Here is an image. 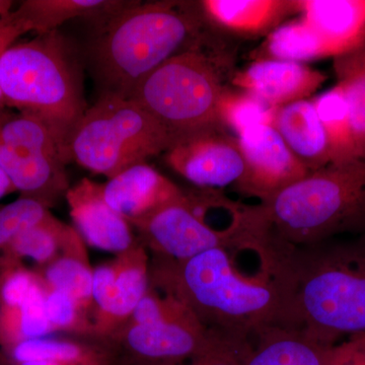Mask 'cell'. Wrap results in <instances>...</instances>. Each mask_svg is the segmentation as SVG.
Instances as JSON below:
<instances>
[{
  "mask_svg": "<svg viewBox=\"0 0 365 365\" xmlns=\"http://www.w3.org/2000/svg\"><path fill=\"white\" fill-rule=\"evenodd\" d=\"M230 249L209 250L187 260L160 256L151 279L211 332L248 343L262 329L285 326L287 295L273 262L253 275L237 271Z\"/></svg>",
  "mask_w": 365,
  "mask_h": 365,
  "instance_id": "1",
  "label": "cell"
},
{
  "mask_svg": "<svg viewBox=\"0 0 365 365\" xmlns=\"http://www.w3.org/2000/svg\"><path fill=\"white\" fill-rule=\"evenodd\" d=\"M241 225L245 249L256 254L365 235V160L329 163L258 205L244 206Z\"/></svg>",
  "mask_w": 365,
  "mask_h": 365,
  "instance_id": "2",
  "label": "cell"
},
{
  "mask_svg": "<svg viewBox=\"0 0 365 365\" xmlns=\"http://www.w3.org/2000/svg\"><path fill=\"white\" fill-rule=\"evenodd\" d=\"M287 295L285 326L332 347L365 335V235L271 255Z\"/></svg>",
  "mask_w": 365,
  "mask_h": 365,
  "instance_id": "3",
  "label": "cell"
},
{
  "mask_svg": "<svg viewBox=\"0 0 365 365\" xmlns=\"http://www.w3.org/2000/svg\"><path fill=\"white\" fill-rule=\"evenodd\" d=\"M102 26L91 58L103 95L129 98L148 74L193 47L200 20L177 2L132 1Z\"/></svg>",
  "mask_w": 365,
  "mask_h": 365,
  "instance_id": "4",
  "label": "cell"
},
{
  "mask_svg": "<svg viewBox=\"0 0 365 365\" xmlns=\"http://www.w3.org/2000/svg\"><path fill=\"white\" fill-rule=\"evenodd\" d=\"M4 104L38 118L56 137L67 163V144L88 108L72 46L57 31L14 44L0 61Z\"/></svg>",
  "mask_w": 365,
  "mask_h": 365,
  "instance_id": "5",
  "label": "cell"
},
{
  "mask_svg": "<svg viewBox=\"0 0 365 365\" xmlns=\"http://www.w3.org/2000/svg\"><path fill=\"white\" fill-rule=\"evenodd\" d=\"M173 141L169 132L135 102L102 93L72 132L67 158L110 179L165 153Z\"/></svg>",
  "mask_w": 365,
  "mask_h": 365,
  "instance_id": "6",
  "label": "cell"
},
{
  "mask_svg": "<svg viewBox=\"0 0 365 365\" xmlns=\"http://www.w3.org/2000/svg\"><path fill=\"white\" fill-rule=\"evenodd\" d=\"M223 90L215 61L195 46L167 60L132 91L140 106L173 138L218 124Z\"/></svg>",
  "mask_w": 365,
  "mask_h": 365,
  "instance_id": "7",
  "label": "cell"
},
{
  "mask_svg": "<svg viewBox=\"0 0 365 365\" xmlns=\"http://www.w3.org/2000/svg\"><path fill=\"white\" fill-rule=\"evenodd\" d=\"M168 297L162 316L145 324H126L111 338L134 364H179L232 345H245L211 332L176 299Z\"/></svg>",
  "mask_w": 365,
  "mask_h": 365,
  "instance_id": "8",
  "label": "cell"
},
{
  "mask_svg": "<svg viewBox=\"0 0 365 365\" xmlns=\"http://www.w3.org/2000/svg\"><path fill=\"white\" fill-rule=\"evenodd\" d=\"M215 199L182 194L131 225L160 256L174 260H187L212 249H240L241 213L237 222L225 230H217L206 222V210Z\"/></svg>",
  "mask_w": 365,
  "mask_h": 365,
  "instance_id": "9",
  "label": "cell"
},
{
  "mask_svg": "<svg viewBox=\"0 0 365 365\" xmlns=\"http://www.w3.org/2000/svg\"><path fill=\"white\" fill-rule=\"evenodd\" d=\"M165 162L203 188L239 184L245 172L237 139L227 135L220 125L178 137L165 151Z\"/></svg>",
  "mask_w": 365,
  "mask_h": 365,
  "instance_id": "10",
  "label": "cell"
},
{
  "mask_svg": "<svg viewBox=\"0 0 365 365\" xmlns=\"http://www.w3.org/2000/svg\"><path fill=\"white\" fill-rule=\"evenodd\" d=\"M237 139L245 163L240 188L261 200L309 174L270 125L254 127Z\"/></svg>",
  "mask_w": 365,
  "mask_h": 365,
  "instance_id": "11",
  "label": "cell"
},
{
  "mask_svg": "<svg viewBox=\"0 0 365 365\" xmlns=\"http://www.w3.org/2000/svg\"><path fill=\"white\" fill-rule=\"evenodd\" d=\"M72 220L90 246L123 254L133 248L130 223L103 198L102 185L83 179L66 192Z\"/></svg>",
  "mask_w": 365,
  "mask_h": 365,
  "instance_id": "12",
  "label": "cell"
},
{
  "mask_svg": "<svg viewBox=\"0 0 365 365\" xmlns=\"http://www.w3.org/2000/svg\"><path fill=\"white\" fill-rule=\"evenodd\" d=\"M326 79L325 73L304 63L270 58L254 62L232 83L277 109L307 100Z\"/></svg>",
  "mask_w": 365,
  "mask_h": 365,
  "instance_id": "13",
  "label": "cell"
},
{
  "mask_svg": "<svg viewBox=\"0 0 365 365\" xmlns=\"http://www.w3.org/2000/svg\"><path fill=\"white\" fill-rule=\"evenodd\" d=\"M182 194L179 187L146 163L132 165L102 185L106 203L129 223L176 200Z\"/></svg>",
  "mask_w": 365,
  "mask_h": 365,
  "instance_id": "14",
  "label": "cell"
},
{
  "mask_svg": "<svg viewBox=\"0 0 365 365\" xmlns=\"http://www.w3.org/2000/svg\"><path fill=\"white\" fill-rule=\"evenodd\" d=\"M295 6L334 58L365 44V0H302Z\"/></svg>",
  "mask_w": 365,
  "mask_h": 365,
  "instance_id": "15",
  "label": "cell"
},
{
  "mask_svg": "<svg viewBox=\"0 0 365 365\" xmlns=\"http://www.w3.org/2000/svg\"><path fill=\"white\" fill-rule=\"evenodd\" d=\"M37 338L21 341L6 349H0L11 364L49 361L72 365H123V353L114 342Z\"/></svg>",
  "mask_w": 365,
  "mask_h": 365,
  "instance_id": "16",
  "label": "cell"
},
{
  "mask_svg": "<svg viewBox=\"0 0 365 365\" xmlns=\"http://www.w3.org/2000/svg\"><path fill=\"white\" fill-rule=\"evenodd\" d=\"M272 127L309 173L331 163L328 140L314 101L277 108Z\"/></svg>",
  "mask_w": 365,
  "mask_h": 365,
  "instance_id": "17",
  "label": "cell"
},
{
  "mask_svg": "<svg viewBox=\"0 0 365 365\" xmlns=\"http://www.w3.org/2000/svg\"><path fill=\"white\" fill-rule=\"evenodd\" d=\"M332 347L297 329L270 326L250 340L242 365H328Z\"/></svg>",
  "mask_w": 365,
  "mask_h": 365,
  "instance_id": "18",
  "label": "cell"
},
{
  "mask_svg": "<svg viewBox=\"0 0 365 365\" xmlns=\"http://www.w3.org/2000/svg\"><path fill=\"white\" fill-rule=\"evenodd\" d=\"M132 1L124 0H25L11 16L38 36L57 31L62 24L74 19L97 20L101 25Z\"/></svg>",
  "mask_w": 365,
  "mask_h": 365,
  "instance_id": "19",
  "label": "cell"
},
{
  "mask_svg": "<svg viewBox=\"0 0 365 365\" xmlns=\"http://www.w3.org/2000/svg\"><path fill=\"white\" fill-rule=\"evenodd\" d=\"M116 279L109 311L96 327L98 337L111 339L114 330L121 328L122 322L130 319L141 299L150 289V273L146 255L137 247L121 254L115 262Z\"/></svg>",
  "mask_w": 365,
  "mask_h": 365,
  "instance_id": "20",
  "label": "cell"
},
{
  "mask_svg": "<svg viewBox=\"0 0 365 365\" xmlns=\"http://www.w3.org/2000/svg\"><path fill=\"white\" fill-rule=\"evenodd\" d=\"M204 14L217 25L235 32H265L292 9L295 1L282 0H204Z\"/></svg>",
  "mask_w": 365,
  "mask_h": 365,
  "instance_id": "21",
  "label": "cell"
},
{
  "mask_svg": "<svg viewBox=\"0 0 365 365\" xmlns=\"http://www.w3.org/2000/svg\"><path fill=\"white\" fill-rule=\"evenodd\" d=\"M76 235L73 230L50 215L44 222L21 232L9 245L0 258V271L21 265L24 258L48 265L57 258L59 249L64 248Z\"/></svg>",
  "mask_w": 365,
  "mask_h": 365,
  "instance_id": "22",
  "label": "cell"
},
{
  "mask_svg": "<svg viewBox=\"0 0 365 365\" xmlns=\"http://www.w3.org/2000/svg\"><path fill=\"white\" fill-rule=\"evenodd\" d=\"M314 103L328 140L331 163L362 160L353 132L349 108L340 86L336 85L322 93Z\"/></svg>",
  "mask_w": 365,
  "mask_h": 365,
  "instance_id": "23",
  "label": "cell"
},
{
  "mask_svg": "<svg viewBox=\"0 0 365 365\" xmlns=\"http://www.w3.org/2000/svg\"><path fill=\"white\" fill-rule=\"evenodd\" d=\"M334 69L349 108L360 157L365 160V44L334 58Z\"/></svg>",
  "mask_w": 365,
  "mask_h": 365,
  "instance_id": "24",
  "label": "cell"
},
{
  "mask_svg": "<svg viewBox=\"0 0 365 365\" xmlns=\"http://www.w3.org/2000/svg\"><path fill=\"white\" fill-rule=\"evenodd\" d=\"M266 49L271 59L297 63L332 57L326 43L302 18L276 28L269 35Z\"/></svg>",
  "mask_w": 365,
  "mask_h": 365,
  "instance_id": "25",
  "label": "cell"
},
{
  "mask_svg": "<svg viewBox=\"0 0 365 365\" xmlns=\"http://www.w3.org/2000/svg\"><path fill=\"white\" fill-rule=\"evenodd\" d=\"M71 248L44 266L40 277L47 288L66 292L86 309L93 304V270L85 257L81 256V251L76 252Z\"/></svg>",
  "mask_w": 365,
  "mask_h": 365,
  "instance_id": "26",
  "label": "cell"
},
{
  "mask_svg": "<svg viewBox=\"0 0 365 365\" xmlns=\"http://www.w3.org/2000/svg\"><path fill=\"white\" fill-rule=\"evenodd\" d=\"M276 108L271 107L247 91H234L223 88L217 103V122L227 127L237 136L262 125L272 126Z\"/></svg>",
  "mask_w": 365,
  "mask_h": 365,
  "instance_id": "27",
  "label": "cell"
},
{
  "mask_svg": "<svg viewBox=\"0 0 365 365\" xmlns=\"http://www.w3.org/2000/svg\"><path fill=\"white\" fill-rule=\"evenodd\" d=\"M50 215L45 203L29 197L21 196L0 208V258L19 235L44 222Z\"/></svg>",
  "mask_w": 365,
  "mask_h": 365,
  "instance_id": "28",
  "label": "cell"
},
{
  "mask_svg": "<svg viewBox=\"0 0 365 365\" xmlns=\"http://www.w3.org/2000/svg\"><path fill=\"white\" fill-rule=\"evenodd\" d=\"M46 309L54 331H78V333H83V331L88 328L85 307L66 292L48 288Z\"/></svg>",
  "mask_w": 365,
  "mask_h": 365,
  "instance_id": "29",
  "label": "cell"
},
{
  "mask_svg": "<svg viewBox=\"0 0 365 365\" xmlns=\"http://www.w3.org/2000/svg\"><path fill=\"white\" fill-rule=\"evenodd\" d=\"M115 279H116L115 263L111 265L98 266L93 270L91 297H93V304H95L97 307V325L105 318L111 307Z\"/></svg>",
  "mask_w": 365,
  "mask_h": 365,
  "instance_id": "30",
  "label": "cell"
},
{
  "mask_svg": "<svg viewBox=\"0 0 365 365\" xmlns=\"http://www.w3.org/2000/svg\"><path fill=\"white\" fill-rule=\"evenodd\" d=\"M246 345H232L215 350L198 359L179 364H134L133 365H242V359L248 349Z\"/></svg>",
  "mask_w": 365,
  "mask_h": 365,
  "instance_id": "31",
  "label": "cell"
},
{
  "mask_svg": "<svg viewBox=\"0 0 365 365\" xmlns=\"http://www.w3.org/2000/svg\"><path fill=\"white\" fill-rule=\"evenodd\" d=\"M328 365H365V335L349 338L334 345Z\"/></svg>",
  "mask_w": 365,
  "mask_h": 365,
  "instance_id": "32",
  "label": "cell"
},
{
  "mask_svg": "<svg viewBox=\"0 0 365 365\" xmlns=\"http://www.w3.org/2000/svg\"><path fill=\"white\" fill-rule=\"evenodd\" d=\"M28 33L25 26H21L19 21L14 20L11 16V13L6 18L0 20V61L4 57V53L9 49L16 41ZM6 107L4 104V96H2L1 88H0V108Z\"/></svg>",
  "mask_w": 365,
  "mask_h": 365,
  "instance_id": "33",
  "label": "cell"
},
{
  "mask_svg": "<svg viewBox=\"0 0 365 365\" xmlns=\"http://www.w3.org/2000/svg\"><path fill=\"white\" fill-rule=\"evenodd\" d=\"M16 191L9 178L6 176V173L0 169V199L4 196L9 195L11 192Z\"/></svg>",
  "mask_w": 365,
  "mask_h": 365,
  "instance_id": "34",
  "label": "cell"
},
{
  "mask_svg": "<svg viewBox=\"0 0 365 365\" xmlns=\"http://www.w3.org/2000/svg\"><path fill=\"white\" fill-rule=\"evenodd\" d=\"M13 4L14 2L9 1V0H0V20L11 13Z\"/></svg>",
  "mask_w": 365,
  "mask_h": 365,
  "instance_id": "35",
  "label": "cell"
},
{
  "mask_svg": "<svg viewBox=\"0 0 365 365\" xmlns=\"http://www.w3.org/2000/svg\"><path fill=\"white\" fill-rule=\"evenodd\" d=\"M13 365H72L66 364H57V362L49 361H31V362H21V364H11Z\"/></svg>",
  "mask_w": 365,
  "mask_h": 365,
  "instance_id": "36",
  "label": "cell"
},
{
  "mask_svg": "<svg viewBox=\"0 0 365 365\" xmlns=\"http://www.w3.org/2000/svg\"><path fill=\"white\" fill-rule=\"evenodd\" d=\"M0 365H13L1 350H0Z\"/></svg>",
  "mask_w": 365,
  "mask_h": 365,
  "instance_id": "37",
  "label": "cell"
}]
</instances>
